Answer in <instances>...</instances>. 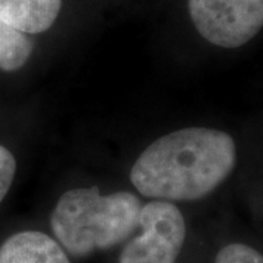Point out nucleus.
Masks as SVG:
<instances>
[{
    "label": "nucleus",
    "mask_w": 263,
    "mask_h": 263,
    "mask_svg": "<svg viewBox=\"0 0 263 263\" xmlns=\"http://www.w3.org/2000/svg\"><path fill=\"white\" fill-rule=\"evenodd\" d=\"M235 157L228 133L187 127L151 143L133 164L130 180L141 195L155 200H197L230 176Z\"/></svg>",
    "instance_id": "obj_1"
},
{
    "label": "nucleus",
    "mask_w": 263,
    "mask_h": 263,
    "mask_svg": "<svg viewBox=\"0 0 263 263\" xmlns=\"http://www.w3.org/2000/svg\"><path fill=\"white\" fill-rule=\"evenodd\" d=\"M141 208L129 192L104 196L98 187L72 189L60 196L50 224L63 250L84 257L124 241L138 228Z\"/></svg>",
    "instance_id": "obj_2"
},
{
    "label": "nucleus",
    "mask_w": 263,
    "mask_h": 263,
    "mask_svg": "<svg viewBox=\"0 0 263 263\" xmlns=\"http://www.w3.org/2000/svg\"><path fill=\"white\" fill-rule=\"evenodd\" d=\"M141 234L120 253L119 263H176L186 238V222L179 208L154 200L141 208Z\"/></svg>",
    "instance_id": "obj_3"
},
{
    "label": "nucleus",
    "mask_w": 263,
    "mask_h": 263,
    "mask_svg": "<svg viewBox=\"0 0 263 263\" xmlns=\"http://www.w3.org/2000/svg\"><path fill=\"white\" fill-rule=\"evenodd\" d=\"M197 32L218 47L235 48L263 28V0H189Z\"/></svg>",
    "instance_id": "obj_4"
},
{
    "label": "nucleus",
    "mask_w": 263,
    "mask_h": 263,
    "mask_svg": "<svg viewBox=\"0 0 263 263\" xmlns=\"http://www.w3.org/2000/svg\"><path fill=\"white\" fill-rule=\"evenodd\" d=\"M0 263H70L63 247L40 231L10 235L0 246Z\"/></svg>",
    "instance_id": "obj_5"
},
{
    "label": "nucleus",
    "mask_w": 263,
    "mask_h": 263,
    "mask_svg": "<svg viewBox=\"0 0 263 263\" xmlns=\"http://www.w3.org/2000/svg\"><path fill=\"white\" fill-rule=\"evenodd\" d=\"M62 0H0V19L25 34H40L53 27Z\"/></svg>",
    "instance_id": "obj_6"
},
{
    "label": "nucleus",
    "mask_w": 263,
    "mask_h": 263,
    "mask_svg": "<svg viewBox=\"0 0 263 263\" xmlns=\"http://www.w3.org/2000/svg\"><path fill=\"white\" fill-rule=\"evenodd\" d=\"M32 40L22 31L0 19V69L15 72L28 62L32 53Z\"/></svg>",
    "instance_id": "obj_7"
},
{
    "label": "nucleus",
    "mask_w": 263,
    "mask_h": 263,
    "mask_svg": "<svg viewBox=\"0 0 263 263\" xmlns=\"http://www.w3.org/2000/svg\"><path fill=\"white\" fill-rule=\"evenodd\" d=\"M215 263H263V254L249 246L234 243L218 252Z\"/></svg>",
    "instance_id": "obj_8"
},
{
    "label": "nucleus",
    "mask_w": 263,
    "mask_h": 263,
    "mask_svg": "<svg viewBox=\"0 0 263 263\" xmlns=\"http://www.w3.org/2000/svg\"><path fill=\"white\" fill-rule=\"evenodd\" d=\"M16 171V162L9 149L0 145V202L8 195Z\"/></svg>",
    "instance_id": "obj_9"
}]
</instances>
